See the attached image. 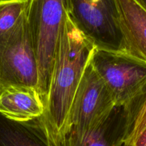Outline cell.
I'll use <instances>...</instances> for the list:
<instances>
[{"mask_svg":"<svg viewBox=\"0 0 146 146\" xmlns=\"http://www.w3.org/2000/svg\"><path fill=\"white\" fill-rule=\"evenodd\" d=\"M96 47L66 17L56 50L44 113L37 119L51 146H61L71 105Z\"/></svg>","mask_w":146,"mask_h":146,"instance_id":"cell-1","label":"cell"},{"mask_svg":"<svg viewBox=\"0 0 146 146\" xmlns=\"http://www.w3.org/2000/svg\"><path fill=\"white\" fill-rule=\"evenodd\" d=\"M67 14V0L27 2L26 17L38 66V92L45 107L60 31Z\"/></svg>","mask_w":146,"mask_h":146,"instance_id":"cell-2","label":"cell"},{"mask_svg":"<svg viewBox=\"0 0 146 146\" xmlns=\"http://www.w3.org/2000/svg\"><path fill=\"white\" fill-rule=\"evenodd\" d=\"M115 106L108 87L90 60L71 105L64 138H81L89 133L106 119Z\"/></svg>","mask_w":146,"mask_h":146,"instance_id":"cell-3","label":"cell"},{"mask_svg":"<svg viewBox=\"0 0 146 146\" xmlns=\"http://www.w3.org/2000/svg\"><path fill=\"white\" fill-rule=\"evenodd\" d=\"M38 72L26 13L0 36V90L24 87L38 91Z\"/></svg>","mask_w":146,"mask_h":146,"instance_id":"cell-4","label":"cell"},{"mask_svg":"<svg viewBox=\"0 0 146 146\" xmlns=\"http://www.w3.org/2000/svg\"><path fill=\"white\" fill-rule=\"evenodd\" d=\"M69 17L97 48L123 51L115 0H67Z\"/></svg>","mask_w":146,"mask_h":146,"instance_id":"cell-5","label":"cell"},{"mask_svg":"<svg viewBox=\"0 0 146 146\" xmlns=\"http://www.w3.org/2000/svg\"><path fill=\"white\" fill-rule=\"evenodd\" d=\"M91 62L108 87L115 105L126 104L146 81V62L124 51L96 48Z\"/></svg>","mask_w":146,"mask_h":146,"instance_id":"cell-6","label":"cell"},{"mask_svg":"<svg viewBox=\"0 0 146 146\" xmlns=\"http://www.w3.org/2000/svg\"><path fill=\"white\" fill-rule=\"evenodd\" d=\"M123 51L146 62V9L138 0H115Z\"/></svg>","mask_w":146,"mask_h":146,"instance_id":"cell-7","label":"cell"},{"mask_svg":"<svg viewBox=\"0 0 146 146\" xmlns=\"http://www.w3.org/2000/svg\"><path fill=\"white\" fill-rule=\"evenodd\" d=\"M45 105L36 89L8 87L0 90V113L19 122L39 119Z\"/></svg>","mask_w":146,"mask_h":146,"instance_id":"cell-8","label":"cell"},{"mask_svg":"<svg viewBox=\"0 0 146 146\" xmlns=\"http://www.w3.org/2000/svg\"><path fill=\"white\" fill-rule=\"evenodd\" d=\"M125 136L124 106L115 105L97 128L81 138H65L62 146H122Z\"/></svg>","mask_w":146,"mask_h":146,"instance_id":"cell-9","label":"cell"},{"mask_svg":"<svg viewBox=\"0 0 146 146\" xmlns=\"http://www.w3.org/2000/svg\"><path fill=\"white\" fill-rule=\"evenodd\" d=\"M0 146H51L37 121L19 122L0 113Z\"/></svg>","mask_w":146,"mask_h":146,"instance_id":"cell-10","label":"cell"},{"mask_svg":"<svg viewBox=\"0 0 146 146\" xmlns=\"http://www.w3.org/2000/svg\"><path fill=\"white\" fill-rule=\"evenodd\" d=\"M125 136L124 143L131 145L146 128V81L138 93L124 105Z\"/></svg>","mask_w":146,"mask_h":146,"instance_id":"cell-11","label":"cell"},{"mask_svg":"<svg viewBox=\"0 0 146 146\" xmlns=\"http://www.w3.org/2000/svg\"><path fill=\"white\" fill-rule=\"evenodd\" d=\"M28 0H0V36L12 29L25 14Z\"/></svg>","mask_w":146,"mask_h":146,"instance_id":"cell-12","label":"cell"},{"mask_svg":"<svg viewBox=\"0 0 146 146\" xmlns=\"http://www.w3.org/2000/svg\"><path fill=\"white\" fill-rule=\"evenodd\" d=\"M131 146H146V128L133 141Z\"/></svg>","mask_w":146,"mask_h":146,"instance_id":"cell-13","label":"cell"},{"mask_svg":"<svg viewBox=\"0 0 146 146\" xmlns=\"http://www.w3.org/2000/svg\"><path fill=\"white\" fill-rule=\"evenodd\" d=\"M138 1H139V2L141 3L144 7H145L146 9V0H138Z\"/></svg>","mask_w":146,"mask_h":146,"instance_id":"cell-14","label":"cell"},{"mask_svg":"<svg viewBox=\"0 0 146 146\" xmlns=\"http://www.w3.org/2000/svg\"><path fill=\"white\" fill-rule=\"evenodd\" d=\"M122 146H131V145H128V144H125V143H123V145H122Z\"/></svg>","mask_w":146,"mask_h":146,"instance_id":"cell-15","label":"cell"}]
</instances>
